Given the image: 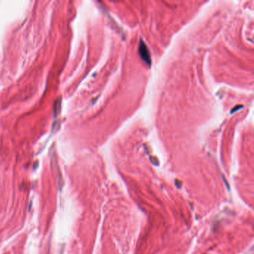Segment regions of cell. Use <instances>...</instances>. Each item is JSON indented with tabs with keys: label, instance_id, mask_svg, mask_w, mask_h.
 Segmentation results:
<instances>
[{
	"label": "cell",
	"instance_id": "2",
	"mask_svg": "<svg viewBox=\"0 0 254 254\" xmlns=\"http://www.w3.org/2000/svg\"><path fill=\"white\" fill-rule=\"evenodd\" d=\"M60 107H61V101H60V99H59L58 100H57L56 101H55V107H54L55 116L58 115V113L60 112Z\"/></svg>",
	"mask_w": 254,
	"mask_h": 254
},
{
	"label": "cell",
	"instance_id": "1",
	"mask_svg": "<svg viewBox=\"0 0 254 254\" xmlns=\"http://www.w3.org/2000/svg\"><path fill=\"white\" fill-rule=\"evenodd\" d=\"M139 52L142 59H143L146 63H148V65H150V63H151V59H150V52H149L147 45L145 44V43L143 42V40H140V42H139Z\"/></svg>",
	"mask_w": 254,
	"mask_h": 254
}]
</instances>
